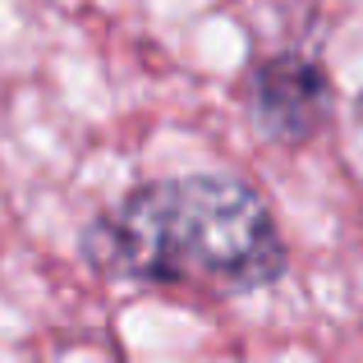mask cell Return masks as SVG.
Instances as JSON below:
<instances>
[{"instance_id": "obj_2", "label": "cell", "mask_w": 363, "mask_h": 363, "mask_svg": "<svg viewBox=\"0 0 363 363\" xmlns=\"http://www.w3.org/2000/svg\"><path fill=\"white\" fill-rule=\"evenodd\" d=\"M336 83L327 65L303 51H272L257 55L248 69V111L276 147H308L331 120Z\"/></svg>"}, {"instance_id": "obj_3", "label": "cell", "mask_w": 363, "mask_h": 363, "mask_svg": "<svg viewBox=\"0 0 363 363\" xmlns=\"http://www.w3.org/2000/svg\"><path fill=\"white\" fill-rule=\"evenodd\" d=\"M354 120H359V129H363V92L354 97Z\"/></svg>"}, {"instance_id": "obj_1", "label": "cell", "mask_w": 363, "mask_h": 363, "mask_svg": "<svg viewBox=\"0 0 363 363\" xmlns=\"http://www.w3.org/2000/svg\"><path fill=\"white\" fill-rule=\"evenodd\" d=\"M83 257L116 281L194 285L225 299L267 290L290 272L267 198L216 170L129 189L83 230Z\"/></svg>"}]
</instances>
